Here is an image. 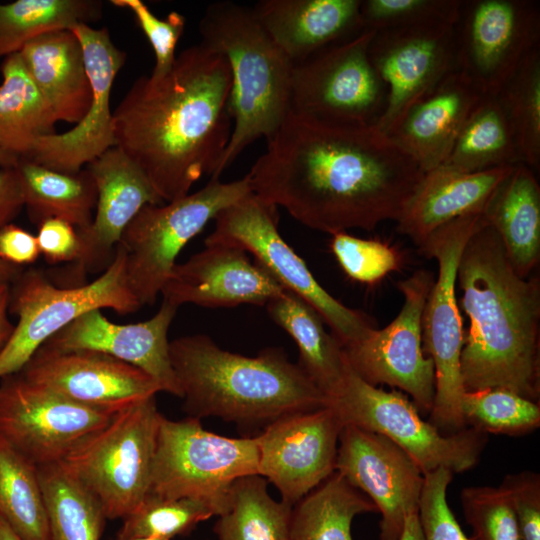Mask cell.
<instances>
[{
    "mask_svg": "<svg viewBox=\"0 0 540 540\" xmlns=\"http://www.w3.org/2000/svg\"><path fill=\"white\" fill-rule=\"evenodd\" d=\"M453 472L441 467L424 474L418 516L423 540H471L466 537L447 502Z\"/></svg>",
    "mask_w": 540,
    "mask_h": 540,
    "instance_id": "f6af8a7d",
    "label": "cell"
},
{
    "mask_svg": "<svg viewBox=\"0 0 540 540\" xmlns=\"http://www.w3.org/2000/svg\"><path fill=\"white\" fill-rule=\"evenodd\" d=\"M232 79L224 55L202 42L178 55L159 77H138L113 111L116 146L149 179L163 202L214 178L233 120Z\"/></svg>",
    "mask_w": 540,
    "mask_h": 540,
    "instance_id": "7a4b0ae2",
    "label": "cell"
},
{
    "mask_svg": "<svg viewBox=\"0 0 540 540\" xmlns=\"http://www.w3.org/2000/svg\"><path fill=\"white\" fill-rule=\"evenodd\" d=\"M229 509L214 526L218 540H288L293 507L277 502L259 474L236 479L229 493Z\"/></svg>",
    "mask_w": 540,
    "mask_h": 540,
    "instance_id": "e575fe53",
    "label": "cell"
},
{
    "mask_svg": "<svg viewBox=\"0 0 540 540\" xmlns=\"http://www.w3.org/2000/svg\"><path fill=\"white\" fill-rule=\"evenodd\" d=\"M484 94L456 70L403 114L388 135L425 172L442 165Z\"/></svg>",
    "mask_w": 540,
    "mask_h": 540,
    "instance_id": "d4e9b609",
    "label": "cell"
},
{
    "mask_svg": "<svg viewBox=\"0 0 540 540\" xmlns=\"http://www.w3.org/2000/svg\"><path fill=\"white\" fill-rule=\"evenodd\" d=\"M377 511L373 502L334 471L292 510L290 540H353V519Z\"/></svg>",
    "mask_w": 540,
    "mask_h": 540,
    "instance_id": "d6a6232c",
    "label": "cell"
},
{
    "mask_svg": "<svg viewBox=\"0 0 540 540\" xmlns=\"http://www.w3.org/2000/svg\"><path fill=\"white\" fill-rule=\"evenodd\" d=\"M285 289L247 252L228 244H205L186 262L173 267L162 288L163 301L176 307L266 305Z\"/></svg>",
    "mask_w": 540,
    "mask_h": 540,
    "instance_id": "7402d4cb",
    "label": "cell"
},
{
    "mask_svg": "<svg viewBox=\"0 0 540 540\" xmlns=\"http://www.w3.org/2000/svg\"><path fill=\"white\" fill-rule=\"evenodd\" d=\"M335 471L381 513L380 540H400L407 517L418 512L424 483L416 462L383 435L346 424L339 436Z\"/></svg>",
    "mask_w": 540,
    "mask_h": 540,
    "instance_id": "d6986e66",
    "label": "cell"
},
{
    "mask_svg": "<svg viewBox=\"0 0 540 540\" xmlns=\"http://www.w3.org/2000/svg\"><path fill=\"white\" fill-rule=\"evenodd\" d=\"M457 282L469 319L460 362L464 391L501 388L538 401L539 278L515 272L486 222L463 249Z\"/></svg>",
    "mask_w": 540,
    "mask_h": 540,
    "instance_id": "3957f363",
    "label": "cell"
},
{
    "mask_svg": "<svg viewBox=\"0 0 540 540\" xmlns=\"http://www.w3.org/2000/svg\"><path fill=\"white\" fill-rule=\"evenodd\" d=\"M484 217L515 272L530 277L540 261V185L535 171L516 164L491 197Z\"/></svg>",
    "mask_w": 540,
    "mask_h": 540,
    "instance_id": "f1b7e54d",
    "label": "cell"
},
{
    "mask_svg": "<svg viewBox=\"0 0 540 540\" xmlns=\"http://www.w3.org/2000/svg\"><path fill=\"white\" fill-rule=\"evenodd\" d=\"M127 540H171L166 538H158V537H140V538H132Z\"/></svg>",
    "mask_w": 540,
    "mask_h": 540,
    "instance_id": "6f0895ef",
    "label": "cell"
},
{
    "mask_svg": "<svg viewBox=\"0 0 540 540\" xmlns=\"http://www.w3.org/2000/svg\"><path fill=\"white\" fill-rule=\"evenodd\" d=\"M81 42L93 101L87 114L71 129L39 138L21 158L42 166L74 173L116 146L111 90L126 54L113 43L106 27L80 24L72 29Z\"/></svg>",
    "mask_w": 540,
    "mask_h": 540,
    "instance_id": "ffe728a7",
    "label": "cell"
},
{
    "mask_svg": "<svg viewBox=\"0 0 540 540\" xmlns=\"http://www.w3.org/2000/svg\"><path fill=\"white\" fill-rule=\"evenodd\" d=\"M471 540H520L510 500L501 486H470L461 491Z\"/></svg>",
    "mask_w": 540,
    "mask_h": 540,
    "instance_id": "7bdbcfd3",
    "label": "cell"
},
{
    "mask_svg": "<svg viewBox=\"0 0 540 540\" xmlns=\"http://www.w3.org/2000/svg\"><path fill=\"white\" fill-rule=\"evenodd\" d=\"M0 540H22L1 517Z\"/></svg>",
    "mask_w": 540,
    "mask_h": 540,
    "instance_id": "11a10c76",
    "label": "cell"
},
{
    "mask_svg": "<svg viewBox=\"0 0 540 540\" xmlns=\"http://www.w3.org/2000/svg\"><path fill=\"white\" fill-rule=\"evenodd\" d=\"M169 353L189 417L266 426L282 416L328 405L322 391L278 348L243 356L195 334L170 341Z\"/></svg>",
    "mask_w": 540,
    "mask_h": 540,
    "instance_id": "277c9868",
    "label": "cell"
},
{
    "mask_svg": "<svg viewBox=\"0 0 540 540\" xmlns=\"http://www.w3.org/2000/svg\"><path fill=\"white\" fill-rule=\"evenodd\" d=\"M485 223L484 212L458 218L435 230L418 246L438 265L423 312L422 344L435 370L430 423L443 434L466 428L460 409L464 393L460 368L464 331L456 299L457 269L466 243Z\"/></svg>",
    "mask_w": 540,
    "mask_h": 540,
    "instance_id": "9c48e42d",
    "label": "cell"
},
{
    "mask_svg": "<svg viewBox=\"0 0 540 540\" xmlns=\"http://www.w3.org/2000/svg\"><path fill=\"white\" fill-rule=\"evenodd\" d=\"M463 0H361L363 30L375 32L458 19Z\"/></svg>",
    "mask_w": 540,
    "mask_h": 540,
    "instance_id": "b9f144b4",
    "label": "cell"
},
{
    "mask_svg": "<svg viewBox=\"0 0 540 540\" xmlns=\"http://www.w3.org/2000/svg\"><path fill=\"white\" fill-rule=\"evenodd\" d=\"M513 166L462 172L446 166L425 171L396 222L397 231L419 246L438 228L484 212Z\"/></svg>",
    "mask_w": 540,
    "mask_h": 540,
    "instance_id": "484cf974",
    "label": "cell"
},
{
    "mask_svg": "<svg viewBox=\"0 0 540 540\" xmlns=\"http://www.w3.org/2000/svg\"><path fill=\"white\" fill-rule=\"evenodd\" d=\"M36 235L10 223L0 230V260L17 267L34 263L40 256Z\"/></svg>",
    "mask_w": 540,
    "mask_h": 540,
    "instance_id": "681fc988",
    "label": "cell"
},
{
    "mask_svg": "<svg viewBox=\"0 0 540 540\" xmlns=\"http://www.w3.org/2000/svg\"><path fill=\"white\" fill-rule=\"evenodd\" d=\"M265 306L271 319L297 344L300 368L328 399L335 396L343 383L347 360L340 342L326 331L322 317L287 290Z\"/></svg>",
    "mask_w": 540,
    "mask_h": 540,
    "instance_id": "f546056e",
    "label": "cell"
},
{
    "mask_svg": "<svg viewBox=\"0 0 540 540\" xmlns=\"http://www.w3.org/2000/svg\"><path fill=\"white\" fill-rule=\"evenodd\" d=\"M205 244H228L251 253L287 291L308 303L345 347L363 338L374 326L361 311L330 295L305 262L284 241L277 228V208L253 193L223 209Z\"/></svg>",
    "mask_w": 540,
    "mask_h": 540,
    "instance_id": "7c38bea8",
    "label": "cell"
},
{
    "mask_svg": "<svg viewBox=\"0 0 540 540\" xmlns=\"http://www.w3.org/2000/svg\"><path fill=\"white\" fill-rule=\"evenodd\" d=\"M0 517L22 540H50L38 467L1 436Z\"/></svg>",
    "mask_w": 540,
    "mask_h": 540,
    "instance_id": "8d00e7d4",
    "label": "cell"
},
{
    "mask_svg": "<svg viewBox=\"0 0 540 540\" xmlns=\"http://www.w3.org/2000/svg\"><path fill=\"white\" fill-rule=\"evenodd\" d=\"M251 193L247 174L231 182L210 179L196 192L147 204L138 212L118 245L126 253L128 284L141 306L156 301L184 246L223 209Z\"/></svg>",
    "mask_w": 540,
    "mask_h": 540,
    "instance_id": "30bf717a",
    "label": "cell"
},
{
    "mask_svg": "<svg viewBox=\"0 0 540 540\" xmlns=\"http://www.w3.org/2000/svg\"><path fill=\"white\" fill-rule=\"evenodd\" d=\"M457 70L496 95L539 46L540 9L530 0L463 1L456 29Z\"/></svg>",
    "mask_w": 540,
    "mask_h": 540,
    "instance_id": "2e32d148",
    "label": "cell"
},
{
    "mask_svg": "<svg viewBox=\"0 0 540 540\" xmlns=\"http://www.w3.org/2000/svg\"><path fill=\"white\" fill-rule=\"evenodd\" d=\"M10 284L9 282H0V350L10 338L14 328L8 318Z\"/></svg>",
    "mask_w": 540,
    "mask_h": 540,
    "instance_id": "816d5d0a",
    "label": "cell"
},
{
    "mask_svg": "<svg viewBox=\"0 0 540 540\" xmlns=\"http://www.w3.org/2000/svg\"><path fill=\"white\" fill-rule=\"evenodd\" d=\"M343 425L378 433L403 449L423 474L444 467L453 473L473 468L486 444V434L466 427L441 433L403 392L386 391L360 378L347 362L343 383L328 399Z\"/></svg>",
    "mask_w": 540,
    "mask_h": 540,
    "instance_id": "8fae6325",
    "label": "cell"
},
{
    "mask_svg": "<svg viewBox=\"0 0 540 540\" xmlns=\"http://www.w3.org/2000/svg\"><path fill=\"white\" fill-rule=\"evenodd\" d=\"M435 277L425 269L397 282L403 305L383 329L343 347L354 372L367 383L385 384L408 394L420 414H430L435 398V370L422 344V318Z\"/></svg>",
    "mask_w": 540,
    "mask_h": 540,
    "instance_id": "5bb4252c",
    "label": "cell"
},
{
    "mask_svg": "<svg viewBox=\"0 0 540 540\" xmlns=\"http://www.w3.org/2000/svg\"><path fill=\"white\" fill-rule=\"evenodd\" d=\"M40 253L49 263L76 262L80 255V238L70 223L49 218L38 224L36 235Z\"/></svg>",
    "mask_w": 540,
    "mask_h": 540,
    "instance_id": "c3c4849f",
    "label": "cell"
},
{
    "mask_svg": "<svg viewBox=\"0 0 540 540\" xmlns=\"http://www.w3.org/2000/svg\"><path fill=\"white\" fill-rule=\"evenodd\" d=\"M140 307L128 284L120 245L100 276L87 284L60 288L40 271L21 272L10 284L9 311L17 324L0 350V380L19 373L51 337L81 315L104 308L128 314Z\"/></svg>",
    "mask_w": 540,
    "mask_h": 540,
    "instance_id": "8992f818",
    "label": "cell"
},
{
    "mask_svg": "<svg viewBox=\"0 0 540 540\" xmlns=\"http://www.w3.org/2000/svg\"><path fill=\"white\" fill-rule=\"evenodd\" d=\"M19 373L71 401L114 414L162 392L141 369L87 350L41 347Z\"/></svg>",
    "mask_w": 540,
    "mask_h": 540,
    "instance_id": "44dd1931",
    "label": "cell"
},
{
    "mask_svg": "<svg viewBox=\"0 0 540 540\" xmlns=\"http://www.w3.org/2000/svg\"><path fill=\"white\" fill-rule=\"evenodd\" d=\"M465 425L485 434L519 436L540 425V405L510 390L464 391L460 402Z\"/></svg>",
    "mask_w": 540,
    "mask_h": 540,
    "instance_id": "ab89813d",
    "label": "cell"
},
{
    "mask_svg": "<svg viewBox=\"0 0 540 540\" xmlns=\"http://www.w3.org/2000/svg\"><path fill=\"white\" fill-rule=\"evenodd\" d=\"M19 157L0 148V166L16 167Z\"/></svg>",
    "mask_w": 540,
    "mask_h": 540,
    "instance_id": "9f6ffc18",
    "label": "cell"
},
{
    "mask_svg": "<svg viewBox=\"0 0 540 540\" xmlns=\"http://www.w3.org/2000/svg\"><path fill=\"white\" fill-rule=\"evenodd\" d=\"M99 0H16L0 3V57L18 53L45 33L72 30L101 18Z\"/></svg>",
    "mask_w": 540,
    "mask_h": 540,
    "instance_id": "d590c367",
    "label": "cell"
},
{
    "mask_svg": "<svg viewBox=\"0 0 540 540\" xmlns=\"http://www.w3.org/2000/svg\"><path fill=\"white\" fill-rule=\"evenodd\" d=\"M97 188L91 225L78 231L80 255L75 274L106 268L130 222L147 204L165 203L144 172L117 146L88 163Z\"/></svg>",
    "mask_w": 540,
    "mask_h": 540,
    "instance_id": "cb8c5ba5",
    "label": "cell"
},
{
    "mask_svg": "<svg viewBox=\"0 0 540 540\" xmlns=\"http://www.w3.org/2000/svg\"><path fill=\"white\" fill-rule=\"evenodd\" d=\"M55 119L77 124L93 101L83 48L72 30L45 33L18 52Z\"/></svg>",
    "mask_w": 540,
    "mask_h": 540,
    "instance_id": "83f0119b",
    "label": "cell"
},
{
    "mask_svg": "<svg viewBox=\"0 0 540 540\" xmlns=\"http://www.w3.org/2000/svg\"><path fill=\"white\" fill-rule=\"evenodd\" d=\"M256 438H229L202 427L195 417H160L150 492L164 498H193L214 515L229 509L233 482L258 474Z\"/></svg>",
    "mask_w": 540,
    "mask_h": 540,
    "instance_id": "ba28073f",
    "label": "cell"
},
{
    "mask_svg": "<svg viewBox=\"0 0 540 540\" xmlns=\"http://www.w3.org/2000/svg\"><path fill=\"white\" fill-rule=\"evenodd\" d=\"M24 207V195L16 167L0 166V230Z\"/></svg>",
    "mask_w": 540,
    "mask_h": 540,
    "instance_id": "f907efd6",
    "label": "cell"
},
{
    "mask_svg": "<svg viewBox=\"0 0 540 540\" xmlns=\"http://www.w3.org/2000/svg\"><path fill=\"white\" fill-rule=\"evenodd\" d=\"M423 173L376 125L289 112L247 175L259 199L333 235L396 221Z\"/></svg>",
    "mask_w": 540,
    "mask_h": 540,
    "instance_id": "6da1fadb",
    "label": "cell"
},
{
    "mask_svg": "<svg viewBox=\"0 0 540 540\" xmlns=\"http://www.w3.org/2000/svg\"><path fill=\"white\" fill-rule=\"evenodd\" d=\"M342 427L330 405L276 419L255 437L258 474L294 507L335 471Z\"/></svg>",
    "mask_w": 540,
    "mask_h": 540,
    "instance_id": "ac0fdd59",
    "label": "cell"
},
{
    "mask_svg": "<svg viewBox=\"0 0 540 540\" xmlns=\"http://www.w3.org/2000/svg\"><path fill=\"white\" fill-rule=\"evenodd\" d=\"M361 0H261L258 20L294 64L361 32Z\"/></svg>",
    "mask_w": 540,
    "mask_h": 540,
    "instance_id": "4316f807",
    "label": "cell"
},
{
    "mask_svg": "<svg viewBox=\"0 0 540 540\" xmlns=\"http://www.w3.org/2000/svg\"><path fill=\"white\" fill-rule=\"evenodd\" d=\"M23 195L24 207L37 225L49 218L72 224L78 231L92 223L97 188L86 168L74 173L54 170L25 158L16 166Z\"/></svg>",
    "mask_w": 540,
    "mask_h": 540,
    "instance_id": "4dcf8cb0",
    "label": "cell"
},
{
    "mask_svg": "<svg viewBox=\"0 0 540 540\" xmlns=\"http://www.w3.org/2000/svg\"><path fill=\"white\" fill-rule=\"evenodd\" d=\"M178 307L162 301L150 319L130 324L108 320L101 310L89 311L51 337L42 347L55 351L87 350L133 365L168 392L181 398L170 361L168 331Z\"/></svg>",
    "mask_w": 540,
    "mask_h": 540,
    "instance_id": "603a6c76",
    "label": "cell"
},
{
    "mask_svg": "<svg viewBox=\"0 0 540 540\" xmlns=\"http://www.w3.org/2000/svg\"><path fill=\"white\" fill-rule=\"evenodd\" d=\"M515 515L520 540H540V476L522 471L507 475L501 485Z\"/></svg>",
    "mask_w": 540,
    "mask_h": 540,
    "instance_id": "7dc6e473",
    "label": "cell"
},
{
    "mask_svg": "<svg viewBox=\"0 0 540 540\" xmlns=\"http://www.w3.org/2000/svg\"><path fill=\"white\" fill-rule=\"evenodd\" d=\"M20 273V267L7 264L0 260V282L11 283Z\"/></svg>",
    "mask_w": 540,
    "mask_h": 540,
    "instance_id": "db71d44e",
    "label": "cell"
},
{
    "mask_svg": "<svg viewBox=\"0 0 540 540\" xmlns=\"http://www.w3.org/2000/svg\"><path fill=\"white\" fill-rule=\"evenodd\" d=\"M1 74L0 148L25 157L39 138L56 133L57 120L18 53L5 57Z\"/></svg>",
    "mask_w": 540,
    "mask_h": 540,
    "instance_id": "1f68e13d",
    "label": "cell"
},
{
    "mask_svg": "<svg viewBox=\"0 0 540 540\" xmlns=\"http://www.w3.org/2000/svg\"><path fill=\"white\" fill-rule=\"evenodd\" d=\"M400 540H423L418 512L407 517Z\"/></svg>",
    "mask_w": 540,
    "mask_h": 540,
    "instance_id": "f5cc1de1",
    "label": "cell"
},
{
    "mask_svg": "<svg viewBox=\"0 0 540 540\" xmlns=\"http://www.w3.org/2000/svg\"><path fill=\"white\" fill-rule=\"evenodd\" d=\"M201 42L224 55L230 68L232 132L213 179H219L256 140L270 139L290 112L293 63L253 8L232 1L210 4L199 23Z\"/></svg>",
    "mask_w": 540,
    "mask_h": 540,
    "instance_id": "5b68a950",
    "label": "cell"
},
{
    "mask_svg": "<svg viewBox=\"0 0 540 540\" xmlns=\"http://www.w3.org/2000/svg\"><path fill=\"white\" fill-rule=\"evenodd\" d=\"M458 19L375 32L371 62L386 88L384 111L375 124L388 134L408 108L457 70Z\"/></svg>",
    "mask_w": 540,
    "mask_h": 540,
    "instance_id": "e0dca14e",
    "label": "cell"
},
{
    "mask_svg": "<svg viewBox=\"0 0 540 540\" xmlns=\"http://www.w3.org/2000/svg\"><path fill=\"white\" fill-rule=\"evenodd\" d=\"M161 413L155 396L118 412L61 461L100 502L107 519H123L149 494Z\"/></svg>",
    "mask_w": 540,
    "mask_h": 540,
    "instance_id": "52a82bcc",
    "label": "cell"
},
{
    "mask_svg": "<svg viewBox=\"0 0 540 540\" xmlns=\"http://www.w3.org/2000/svg\"><path fill=\"white\" fill-rule=\"evenodd\" d=\"M37 467L50 540H101L107 517L99 500L61 462Z\"/></svg>",
    "mask_w": 540,
    "mask_h": 540,
    "instance_id": "836d02e7",
    "label": "cell"
},
{
    "mask_svg": "<svg viewBox=\"0 0 540 540\" xmlns=\"http://www.w3.org/2000/svg\"><path fill=\"white\" fill-rule=\"evenodd\" d=\"M114 415L71 401L20 373L0 380V436L37 466L63 461Z\"/></svg>",
    "mask_w": 540,
    "mask_h": 540,
    "instance_id": "9a60e30c",
    "label": "cell"
},
{
    "mask_svg": "<svg viewBox=\"0 0 540 540\" xmlns=\"http://www.w3.org/2000/svg\"><path fill=\"white\" fill-rule=\"evenodd\" d=\"M375 34L362 30L304 61L291 73L290 112L355 125H375L386 88L369 55Z\"/></svg>",
    "mask_w": 540,
    "mask_h": 540,
    "instance_id": "4fadbf2b",
    "label": "cell"
},
{
    "mask_svg": "<svg viewBox=\"0 0 540 540\" xmlns=\"http://www.w3.org/2000/svg\"><path fill=\"white\" fill-rule=\"evenodd\" d=\"M204 502L193 498H164L149 493L127 516L117 540L140 537L173 539L189 534L200 522L213 516Z\"/></svg>",
    "mask_w": 540,
    "mask_h": 540,
    "instance_id": "60d3db41",
    "label": "cell"
},
{
    "mask_svg": "<svg viewBox=\"0 0 540 540\" xmlns=\"http://www.w3.org/2000/svg\"><path fill=\"white\" fill-rule=\"evenodd\" d=\"M519 163L517 148L498 100L495 95H485L440 166L477 172Z\"/></svg>",
    "mask_w": 540,
    "mask_h": 540,
    "instance_id": "74e56055",
    "label": "cell"
},
{
    "mask_svg": "<svg viewBox=\"0 0 540 540\" xmlns=\"http://www.w3.org/2000/svg\"><path fill=\"white\" fill-rule=\"evenodd\" d=\"M330 248L345 274L358 282L372 285L399 269L400 254L379 240L361 239L347 232L331 235Z\"/></svg>",
    "mask_w": 540,
    "mask_h": 540,
    "instance_id": "ee69618b",
    "label": "cell"
},
{
    "mask_svg": "<svg viewBox=\"0 0 540 540\" xmlns=\"http://www.w3.org/2000/svg\"><path fill=\"white\" fill-rule=\"evenodd\" d=\"M288 540H290V539H288Z\"/></svg>",
    "mask_w": 540,
    "mask_h": 540,
    "instance_id": "680465c9",
    "label": "cell"
},
{
    "mask_svg": "<svg viewBox=\"0 0 540 540\" xmlns=\"http://www.w3.org/2000/svg\"><path fill=\"white\" fill-rule=\"evenodd\" d=\"M520 163L540 165V47L531 51L496 93Z\"/></svg>",
    "mask_w": 540,
    "mask_h": 540,
    "instance_id": "f35d334b",
    "label": "cell"
},
{
    "mask_svg": "<svg viewBox=\"0 0 540 540\" xmlns=\"http://www.w3.org/2000/svg\"><path fill=\"white\" fill-rule=\"evenodd\" d=\"M114 6L131 11L147 37L155 55L151 75L159 77L167 73L176 58L175 50L181 38L186 19L178 12H170L166 18H158L141 0H111Z\"/></svg>",
    "mask_w": 540,
    "mask_h": 540,
    "instance_id": "bcb514c9",
    "label": "cell"
}]
</instances>
